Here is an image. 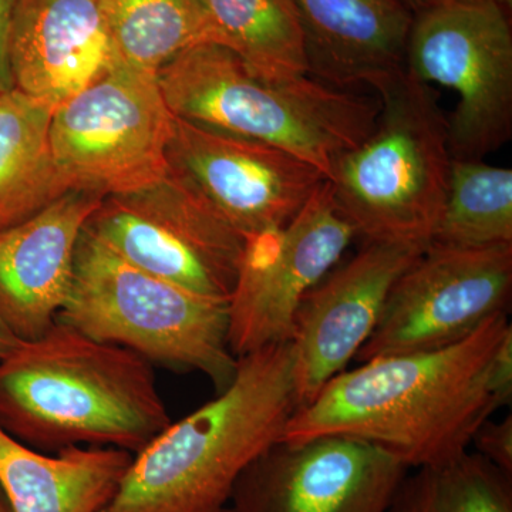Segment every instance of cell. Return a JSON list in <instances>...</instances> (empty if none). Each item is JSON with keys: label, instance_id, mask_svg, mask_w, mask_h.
I'll return each mask as SVG.
<instances>
[{"label": "cell", "instance_id": "cell-21", "mask_svg": "<svg viewBox=\"0 0 512 512\" xmlns=\"http://www.w3.org/2000/svg\"><path fill=\"white\" fill-rule=\"evenodd\" d=\"M217 37L255 76L286 80L308 76L298 10L292 0H200Z\"/></svg>", "mask_w": 512, "mask_h": 512}, {"label": "cell", "instance_id": "cell-13", "mask_svg": "<svg viewBox=\"0 0 512 512\" xmlns=\"http://www.w3.org/2000/svg\"><path fill=\"white\" fill-rule=\"evenodd\" d=\"M427 245L365 241L305 296L291 339L298 407L348 370L375 332L393 285Z\"/></svg>", "mask_w": 512, "mask_h": 512}, {"label": "cell", "instance_id": "cell-7", "mask_svg": "<svg viewBox=\"0 0 512 512\" xmlns=\"http://www.w3.org/2000/svg\"><path fill=\"white\" fill-rule=\"evenodd\" d=\"M501 0H451L414 16L404 67L457 94L451 156L483 160L512 136V30Z\"/></svg>", "mask_w": 512, "mask_h": 512}, {"label": "cell", "instance_id": "cell-11", "mask_svg": "<svg viewBox=\"0 0 512 512\" xmlns=\"http://www.w3.org/2000/svg\"><path fill=\"white\" fill-rule=\"evenodd\" d=\"M167 160L244 239L284 228L326 180L282 148L177 117Z\"/></svg>", "mask_w": 512, "mask_h": 512}, {"label": "cell", "instance_id": "cell-28", "mask_svg": "<svg viewBox=\"0 0 512 512\" xmlns=\"http://www.w3.org/2000/svg\"><path fill=\"white\" fill-rule=\"evenodd\" d=\"M447 2H451V0H402L403 5L406 6L414 16Z\"/></svg>", "mask_w": 512, "mask_h": 512}, {"label": "cell", "instance_id": "cell-1", "mask_svg": "<svg viewBox=\"0 0 512 512\" xmlns=\"http://www.w3.org/2000/svg\"><path fill=\"white\" fill-rule=\"evenodd\" d=\"M510 329L508 315L495 316L446 348L360 362L298 407L281 441L349 437L383 448L410 470L461 456L500 409L491 375Z\"/></svg>", "mask_w": 512, "mask_h": 512}, {"label": "cell", "instance_id": "cell-8", "mask_svg": "<svg viewBox=\"0 0 512 512\" xmlns=\"http://www.w3.org/2000/svg\"><path fill=\"white\" fill-rule=\"evenodd\" d=\"M174 120L157 76L113 66L53 113V158L72 190H141L170 170Z\"/></svg>", "mask_w": 512, "mask_h": 512}, {"label": "cell", "instance_id": "cell-29", "mask_svg": "<svg viewBox=\"0 0 512 512\" xmlns=\"http://www.w3.org/2000/svg\"><path fill=\"white\" fill-rule=\"evenodd\" d=\"M0 512H15L12 505H10L8 495L3 490L2 484H0Z\"/></svg>", "mask_w": 512, "mask_h": 512}, {"label": "cell", "instance_id": "cell-16", "mask_svg": "<svg viewBox=\"0 0 512 512\" xmlns=\"http://www.w3.org/2000/svg\"><path fill=\"white\" fill-rule=\"evenodd\" d=\"M309 73L339 87H370L403 69L414 15L402 0H292Z\"/></svg>", "mask_w": 512, "mask_h": 512}, {"label": "cell", "instance_id": "cell-22", "mask_svg": "<svg viewBox=\"0 0 512 512\" xmlns=\"http://www.w3.org/2000/svg\"><path fill=\"white\" fill-rule=\"evenodd\" d=\"M431 242L453 248L512 245L511 168L453 158L446 202Z\"/></svg>", "mask_w": 512, "mask_h": 512}, {"label": "cell", "instance_id": "cell-15", "mask_svg": "<svg viewBox=\"0 0 512 512\" xmlns=\"http://www.w3.org/2000/svg\"><path fill=\"white\" fill-rule=\"evenodd\" d=\"M8 59L15 89L62 106L113 66L99 0H18Z\"/></svg>", "mask_w": 512, "mask_h": 512}, {"label": "cell", "instance_id": "cell-26", "mask_svg": "<svg viewBox=\"0 0 512 512\" xmlns=\"http://www.w3.org/2000/svg\"><path fill=\"white\" fill-rule=\"evenodd\" d=\"M18 0H0V92L15 89L8 59L10 19Z\"/></svg>", "mask_w": 512, "mask_h": 512}, {"label": "cell", "instance_id": "cell-18", "mask_svg": "<svg viewBox=\"0 0 512 512\" xmlns=\"http://www.w3.org/2000/svg\"><path fill=\"white\" fill-rule=\"evenodd\" d=\"M55 110L18 89L0 92V232L72 190L50 144Z\"/></svg>", "mask_w": 512, "mask_h": 512}, {"label": "cell", "instance_id": "cell-2", "mask_svg": "<svg viewBox=\"0 0 512 512\" xmlns=\"http://www.w3.org/2000/svg\"><path fill=\"white\" fill-rule=\"evenodd\" d=\"M170 423L147 359L59 320L0 359V430L40 453L136 454Z\"/></svg>", "mask_w": 512, "mask_h": 512}, {"label": "cell", "instance_id": "cell-10", "mask_svg": "<svg viewBox=\"0 0 512 512\" xmlns=\"http://www.w3.org/2000/svg\"><path fill=\"white\" fill-rule=\"evenodd\" d=\"M512 245L453 248L430 242L389 293L375 332L356 362L427 352L468 338L508 315Z\"/></svg>", "mask_w": 512, "mask_h": 512}, {"label": "cell", "instance_id": "cell-14", "mask_svg": "<svg viewBox=\"0 0 512 512\" xmlns=\"http://www.w3.org/2000/svg\"><path fill=\"white\" fill-rule=\"evenodd\" d=\"M103 200L70 190L0 232V319L19 340L40 338L55 325L72 284L77 242Z\"/></svg>", "mask_w": 512, "mask_h": 512}, {"label": "cell", "instance_id": "cell-23", "mask_svg": "<svg viewBox=\"0 0 512 512\" xmlns=\"http://www.w3.org/2000/svg\"><path fill=\"white\" fill-rule=\"evenodd\" d=\"M387 512H512V477L468 450L410 470Z\"/></svg>", "mask_w": 512, "mask_h": 512}, {"label": "cell", "instance_id": "cell-3", "mask_svg": "<svg viewBox=\"0 0 512 512\" xmlns=\"http://www.w3.org/2000/svg\"><path fill=\"white\" fill-rule=\"evenodd\" d=\"M296 409L291 342L239 357L227 389L134 454L100 512L224 511L238 478L282 440Z\"/></svg>", "mask_w": 512, "mask_h": 512}, {"label": "cell", "instance_id": "cell-5", "mask_svg": "<svg viewBox=\"0 0 512 512\" xmlns=\"http://www.w3.org/2000/svg\"><path fill=\"white\" fill-rule=\"evenodd\" d=\"M370 87L379 96L375 126L336 157L326 181L365 241L430 244L453 161L446 116L431 86L406 67Z\"/></svg>", "mask_w": 512, "mask_h": 512}, {"label": "cell", "instance_id": "cell-25", "mask_svg": "<svg viewBox=\"0 0 512 512\" xmlns=\"http://www.w3.org/2000/svg\"><path fill=\"white\" fill-rule=\"evenodd\" d=\"M491 386L498 406H507L512 397V329L501 340L495 353Z\"/></svg>", "mask_w": 512, "mask_h": 512}, {"label": "cell", "instance_id": "cell-24", "mask_svg": "<svg viewBox=\"0 0 512 512\" xmlns=\"http://www.w3.org/2000/svg\"><path fill=\"white\" fill-rule=\"evenodd\" d=\"M471 447L498 470L512 477V414L501 420L488 419L474 434Z\"/></svg>", "mask_w": 512, "mask_h": 512}, {"label": "cell", "instance_id": "cell-4", "mask_svg": "<svg viewBox=\"0 0 512 512\" xmlns=\"http://www.w3.org/2000/svg\"><path fill=\"white\" fill-rule=\"evenodd\" d=\"M177 119L288 151L328 180L333 161L372 131L379 103L308 76L266 80L227 47L201 43L157 74Z\"/></svg>", "mask_w": 512, "mask_h": 512}, {"label": "cell", "instance_id": "cell-30", "mask_svg": "<svg viewBox=\"0 0 512 512\" xmlns=\"http://www.w3.org/2000/svg\"><path fill=\"white\" fill-rule=\"evenodd\" d=\"M222 512H232V510H231V508L227 507V508H225V510H224V511H222Z\"/></svg>", "mask_w": 512, "mask_h": 512}, {"label": "cell", "instance_id": "cell-27", "mask_svg": "<svg viewBox=\"0 0 512 512\" xmlns=\"http://www.w3.org/2000/svg\"><path fill=\"white\" fill-rule=\"evenodd\" d=\"M20 340L13 335L12 332L8 329V326L3 323V320L0 319V359L8 355L10 350L15 348Z\"/></svg>", "mask_w": 512, "mask_h": 512}, {"label": "cell", "instance_id": "cell-12", "mask_svg": "<svg viewBox=\"0 0 512 512\" xmlns=\"http://www.w3.org/2000/svg\"><path fill=\"white\" fill-rule=\"evenodd\" d=\"M410 468L383 448L323 436L279 441L238 478L232 512H387Z\"/></svg>", "mask_w": 512, "mask_h": 512}, {"label": "cell", "instance_id": "cell-9", "mask_svg": "<svg viewBox=\"0 0 512 512\" xmlns=\"http://www.w3.org/2000/svg\"><path fill=\"white\" fill-rule=\"evenodd\" d=\"M355 237L325 180L284 228L245 239L228 301L232 353L239 359L291 342L303 299L339 264Z\"/></svg>", "mask_w": 512, "mask_h": 512}, {"label": "cell", "instance_id": "cell-20", "mask_svg": "<svg viewBox=\"0 0 512 512\" xmlns=\"http://www.w3.org/2000/svg\"><path fill=\"white\" fill-rule=\"evenodd\" d=\"M99 5L113 66L157 76L190 47L217 43L200 0H99Z\"/></svg>", "mask_w": 512, "mask_h": 512}, {"label": "cell", "instance_id": "cell-17", "mask_svg": "<svg viewBox=\"0 0 512 512\" xmlns=\"http://www.w3.org/2000/svg\"><path fill=\"white\" fill-rule=\"evenodd\" d=\"M133 456L83 446L40 453L0 430V484L15 512H100L119 490Z\"/></svg>", "mask_w": 512, "mask_h": 512}, {"label": "cell", "instance_id": "cell-6", "mask_svg": "<svg viewBox=\"0 0 512 512\" xmlns=\"http://www.w3.org/2000/svg\"><path fill=\"white\" fill-rule=\"evenodd\" d=\"M228 301L141 271L83 228L69 295L57 320L89 338L133 350L150 363L200 372L220 393L238 369V357L229 348Z\"/></svg>", "mask_w": 512, "mask_h": 512}, {"label": "cell", "instance_id": "cell-19", "mask_svg": "<svg viewBox=\"0 0 512 512\" xmlns=\"http://www.w3.org/2000/svg\"><path fill=\"white\" fill-rule=\"evenodd\" d=\"M84 228L147 274L210 298L231 296L235 284L231 276L173 229L131 207L119 195L104 198Z\"/></svg>", "mask_w": 512, "mask_h": 512}]
</instances>
